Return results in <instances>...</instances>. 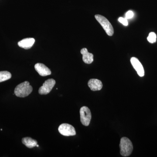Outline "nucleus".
Instances as JSON below:
<instances>
[{"label": "nucleus", "instance_id": "obj_15", "mask_svg": "<svg viewBox=\"0 0 157 157\" xmlns=\"http://www.w3.org/2000/svg\"><path fill=\"white\" fill-rule=\"evenodd\" d=\"M118 21L120 22L122 24L124 25L127 26L128 25V20L126 18H124L122 17H120L118 18Z\"/></svg>", "mask_w": 157, "mask_h": 157}, {"label": "nucleus", "instance_id": "obj_1", "mask_svg": "<svg viewBox=\"0 0 157 157\" xmlns=\"http://www.w3.org/2000/svg\"><path fill=\"white\" fill-rule=\"evenodd\" d=\"M33 87L28 81H25L17 86L14 90V94L19 98H25L33 91Z\"/></svg>", "mask_w": 157, "mask_h": 157}, {"label": "nucleus", "instance_id": "obj_16", "mask_svg": "<svg viewBox=\"0 0 157 157\" xmlns=\"http://www.w3.org/2000/svg\"><path fill=\"white\" fill-rule=\"evenodd\" d=\"M134 12L132 11H129L126 13V18L127 19H131L134 17Z\"/></svg>", "mask_w": 157, "mask_h": 157}, {"label": "nucleus", "instance_id": "obj_2", "mask_svg": "<svg viewBox=\"0 0 157 157\" xmlns=\"http://www.w3.org/2000/svg\"><path fill=\"white\" fill-rule=\"evenodd\" d=\"M119 146L120 153L122 156L128 157L132 153L133 150V144L131 140L127 137L121 138Z\"/></svg>", "mask_w": 157, "mask_h": 157}, {"label": "nucleus", "instance_id": "obj_4", "mask_svg": "<svg viewBox=\"0 0 157 157\" xmlns=\"http://www.w3.org/2000/svg\"><path fill=\"white\" fill-rule=\"evenodd\" d=\"M80 121L82 125L88 126L90 124L91 119V113L89 108L83 106L80 109Z\"/></svg>", "mask_w": 157, "mask_h": 157}, {"label": "nucleus", "instance_id": "obj_3", "mask_svg": "<svg viewBox=\"0 0 157 157\" xmlns=\"http://www.w3.org/2000/svg\"><path fill=\"white\" fill-rule=\"evenodd\" d=\"M96 20L101 25L106 33L109 36H112L114 33V30L109 21L104 16L100 14H96L95 16Z\"/></svg>", "mask_w": 157, "mask_h": 157}, {"label": "nucleus", "instance_id": "obj_17", "mask_svg": "<svg viewBox=\"0 0 157 157\" xmlns=\"http://www.w3.org/2000/svg\"><path fill=\"white\" fill-rule=\"evenodd\" d=\"M36 146L37 147H39V145H38V144H37Z\"/></svg>", "mask_w": 157, "mask_h": 157}, {"label": "nucleus", "instance_id": "obj_14", "mask_svg": "<svg viewBox=\"0 0 157 157\" xmlns=\"http://www.w3.org/2000/svg\"><path fill=\"white\" fill-rule=\"evenodd\" d=\"M156 35L155 33L151 32L149 34L147 40L150 43H153L156 41Z\"/></svg>", "mask_w": 157, "mask_h": 157}, {"label": "nucleus", "instance_id": "obj_7", "mask_svg": "<svg viewBox=\"0 0 157 157\" xmlns=\"http://www.w3.org/2000/svg\"><path fill=\"white\" fill-rule=\"evenodd\" d=\"M131 63L133 67L137 72V74L140 77H143L144 75V71L143 66L139 60L135 57H132L131 59Z\"/></svg>", "mask_w": 157, "mask_h": 157}, {"label": "nucleus", "instance_id": "obj_10", "mask_svg": "<svg viewBox=\"0 0 157 157\" xmlns=\"http://www.w3.org/2000/svg\"><path fill=\"white\" fill-rule=\"evenodd\" d=\"M35 42V39L34 38H26L18 42V45L21 48L28 49L32 48Z\"/></svg>", "mask_w": 157, "mask_h": 157}, {"label": "nucleus", "instance_id": "obj_11", "mask_svg": "<svg viewBox=\"0 0 157 157\" xmlns=\"http://www.w3.org/2000/svg\"><path fill=\"white\" fill-rule=\"evenodd\" d=\"M80 52L82 55L83 61L85 63L90 64L93 63L94 61V55L93 54L88 52L87 48H82Z\"/></svg>", "mask_w": 157, "mask_h": 157}, {"label": "nucleus", "instance_id": "obj_12", "mask_svg": "<svg viewBox=\"0 0 157 157\" xmlns=\"http://www.w3.org/2000/svg\"><path fill=\"white\" fill-rule=\"evenodd\" d=\"M22 143L28 148H32L36 146L37 144V140L33 139L30 137H24L22 139Z\"/></svg>", "mask_w": 157, "mask_h": 157}, {"label": "nucleus", "instance_id": "obj_8", "mask_svg": "<svg viewBox=\"0 0 157 157\" xmlns=\"http://www.w3.org/2000/svg\"><path fill=\"white\" fill-rule=\"evenodd\" d=\"M35 69L38 73L42 76L50 75L51 71L46 66L42 63H38L35 65Z\"/></svg>", "mask_w": 157, "mask_h": 157}, {"label": "nucleus", "instance_id": "obj_9", "mask_svg": "<svg viewBox=\"0 0 157 157\" xmlns=\"http://www.w3.org/2000/svg\"><path fill=\"white\" fill-rule=\"evenodd\" d=\"M88 85L91 90L94 91L100 90L103 87L102 82L96 78L90 79L88 82Z\"/></svg>", "mask_w": 157, "mask_h": 157}, {"label": "nucleus", "instance_id": "obj_13", "mask_svg": "<svg viewBox=\"0 0 157 157\" xmlns=\"http://www.w3.org/2000/svg\"><path fill=\"white\" fill-rule=\"evenodd\" d=\"M11 77V74L8 71H0V82L9 80Z\"/></svg>", "mask_w": 157, "mask_h": 157}, {"label": "nucleus", "instance_id": "obj_5", "mask_svg": "<svg viewBox=\"0 0 157 157\" xmlns=\"http://www.w3.org/2000/svg\"><path fill=\"white\" fill-rule=\"evenodd\" d=\"M59 132L65 136H74L76 135L75 128L68 124H62L59 126Z\"/></svg>", "mask_w": 157, "mask_h": 157}, {"label": "nucleus", "instance_id": "obj_6", "mask_svg": "<svg viewBox=\"0 0 157 157\" xmlns=\"http://www.w3.org/2000/svg\"><path fill=\"white\" fill-rule=\"evenodd\" d=\"M56 82L55 80L53 78L47 79L39 89V94L41 95H46L49 94L54 86Z\"/></svg>", "mask_w": 157, "mask_h": 157}]
</instances>
